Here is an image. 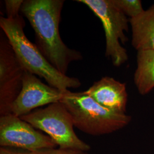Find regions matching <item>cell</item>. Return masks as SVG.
Segmentation results:
<instances>
[{
    "label": "cell",
    "instance_id": "1",
    "mask_svg": "<svg viewBox=\"0 0 154 154\" xmlns=\"http://www.w3.org/2000/svg\"><path fill=\"white\" fill-rule=\"evenodd\" d=\"M63 0H25L21 11L35 33L36 46L50 63L66 75L70 64L83 58L81 53L67 47L59 32Z\"/></svg>",
    "mask_w": 154,
    "mask_h": 154
},
{
    "label": "cell",
    "instance_id": "2",
    "mask_svg": "<svg viewBox=\"0 0 154 154\" xmlns=\"http://www.w3.org/2000/svg\"><path fill=\"white\" fill-rule=\"evenodd\" d=\"M25 25L20 16L13 19L0 17V27L23 69L44 78L50 86L62 91L80 87L81 83L78 78L61 73L50 63L36 45L26 37L23 30Z\"/></svg>",
    "mask_w": 154,
    "mask_h": 154
},
{
    "label": "cell",
    "instance_id": "3",
    "mask_svg": "<svg viewBox=\"0 0 154 154\" xmlns=\"http://www.w3.org/2000/svg\"><path fill=\"white\" fill-rule=\"evenodd\" d=\"M71 115L74 125L88 134L99 136L127 126L131 116L106 109L83 92L63 91L60 101Z\"/></svg>",
    "mask_w": 154,
    "mask_h": 154
},
{
    "label": "cell",
    "instance_id": "4",
    "mask_svg": "<svg viewBox=\"0 0 154 154\" xmlns=\"http://www.w3.org/2000/svg\"><path fill=\"white\" fill-rule=\"evenodd\" d=\"M35 128L45 132L61 149L88 151L90 147L77 137L72 116L60 102L34 110L20 117Z\"/></svg>",
    "mask_w": 154,
    "mask_h": 154
},
{
    "label": "cell",
    "instance_id": "5",
    "mask_svg": "<svg viewBox=\"0 0 154 154\" xmlns=\"http://www.w3.org/2000/svg\"><path fill=\"white\" fill-rule=\"evenodd\" d=\"M88 6L102 22L106 37V56L112 64L119 67L128 61L127 51L121 44L128 38L125 34L128 31L129 20L114 3L113 0H78Z\"/></svg>",
    "mask_w": 154,
    "mask_h": 154
},
{
    "label": "cell",
    "instance_id": "6",
    "mask_svg": "<svg viewBox=\"0 0 154 154\" xmlns=\"http://www.w3.org/2000/svg\"><path fill=\"white\" fill-rule=\"evenodd\" d=\"M0 145L32 152L57 146L48 135L12 114L0 117Z\"/></svg>",
    "mask_w": 154,
    "mask_h": 154
},
{
    "label": "cell",
    "instance_id": "7",
    "mask_svg": "<svg viewBox=\"0 0 154 154\" xmlns=\"http://www.w3.org/2000/svg\"><path fill=\"white\" fill-rule=\"evenodd\" d=\"M25 70L8 38L0 39V114H11V106L20 93Z\"/></svg>",
    "mask_w": 154,
    "mask_h": 154
},
{
    "label": "cell",
    "instance_id": "8",
    "mask_svg": "<svg viewBox=\"0 0 154 154\" xmlns=\"http://www.w3.org/2000/svg\"><path fill=\"white\" fill-rule=\"evenodd\" d=\"M63 91L45 84L35 75L25 71L22 90L11 106V114L21 117L39 107L58 102Z\"/></svg>",
    "mask_w": 154,
    "mask_h": 154
},
{
    "label": "cell",
    "instance_id": "9",
    "mask_svg": "<svg viewBox=\"0 0 154 154\" xmlns=\"http://www.w3.org/2000/svg\"><path fill=\"white\" fill-rule=\"evenodd\" d=\"M85 93L106 109L126 114L128 94L125 83L106 76L94 83Z\"/></svg>",
    "mask_w": 154,
    "mask_h": 154
},
{
    "label": "cell",
    "instance_id": "10",
    "mask_svg": "<svg viewBox=\"0 0 154 154\" xmlns=\"http://www.w3.org/2000/svg\"><path fill=\"white\" fill-rule=\"evenodd\" d=\"M132 32L131 44L134 49H154V4L140 14L130 18Z\"/></svg>",
    "mask_w": 154,
    "mask_h": 154
},
{
    "label": "cell",
    "instance_id": "11",
    "mask_svg": "<svg viewBox=\"0 0 154 154\" xmlns=\"http://www.w3.org/2000/svg\"><path fill=\"white\" fill-rule=\"evenodd\" d=\"M134 80L141 95L147 94L154 88V49L138 50Z\"/></svg>",
    "mask_w": 154,
    "mask_h": 154
},
{
    "label": "cell",
    "instance_id": "12",
    "mask_svg": "<svg viewBox=\"0 0 154 154\" xmlns=\"http://www.w3.org/2000/svg\"><path fill=\"white\" fill-rule=\"evenodd\" d=\"M113 2L130 18L138 16L144 11L140 0H113Z\"/></svg>",
    "mask_w": 154,
    "mask_h": 154
},
{
    "label": "cell",
    "instance_id": "13",
    "mask_svg": "<svg viewBox=\"0 0 154 154\" xmlns=\"http://www.w3.org/2000/svg\"><path fill=\"white\" fill-rule=\"evenodd\" d=\"M23 1V0L5 1L6 18L13 19L19 16V12L21 10Z\"/></svg>",
    "mask_w": 154,
    "mask_h": 154
},
{
    "label": "cell",
    "instance_id": "14",
    "mask_svg": "<svg viewBox=\"0 0 154 154\" xmlns=\"http://www.w3.org/2000/svg\"><path fill=\"white\" fill-rule=\"evenodd\" d=\"M37 154H88L86 152L79 149H45L37 152Z\"/></svg>",
    "mask_w": 154,
    "mask_h": 154
},
{
    "label": "cell",
    "instance_id": "15",
    "mask_svg": "<svg viewBox=\"0 0 154 154\" xmlns=\"http://www.w3.org/2000/svg\"><path fill=\"white\" fill-rule=\"evenodd\" d=\"M37 152L29 151L26 150L15 149L11 147H1L0 149V154H37Z\"/></svg>",
    "mask_w": 154,
    "mask_h": 154
}]
</instances>
